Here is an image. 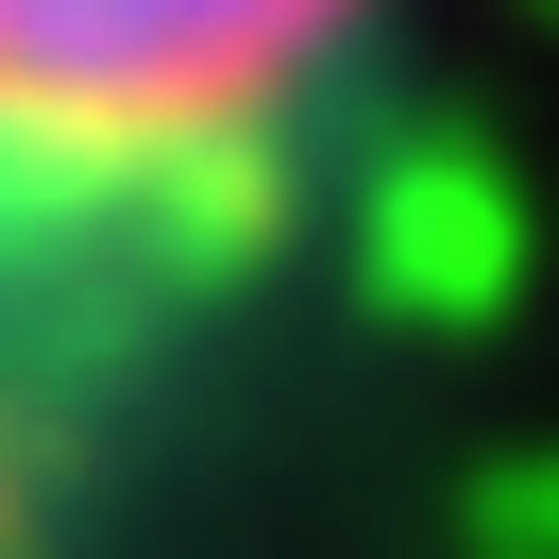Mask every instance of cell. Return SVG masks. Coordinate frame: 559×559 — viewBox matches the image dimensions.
<instances>
[{
  "label": "cell",
  "mask_w": 559,
  "mask_h": 559,
  "mask_svg": "<svg viewBox=\"0 0 559 559\" xmlns=\"http://www.w3.org/2000/svg\"><path fill=\"white\" fill-rule=\"evenodd\" d=\"M390 0H0V170L136 221H238L254 153Z\"/></svg>",
  "instance_id": "1"
}]
</instances>
